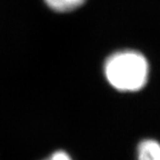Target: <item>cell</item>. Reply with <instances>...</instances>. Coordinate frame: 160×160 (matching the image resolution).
Segmentation results:
<instances>
[{"mask_svg":"<svg viewBox=\"0 0 160 160\" xmlns=\"http://www.w3.org/2000/svg\"><path fill=\"white\" fill-rule=\"evenodd\" d=\"M103 73L109 85L123 92L142 89L149 77V63L141 52L136 50H120L107 58Z\"/></svg>","mask_w":160,"mask_h":160,"instance_id":"cell-1","label":"cell"},{"mask_svg":"<svg viewBox=\"0 0 160 160\" xmlns=\"http://www.w3.org/2000/svg\"><path fill=\"white\" fill-rule=\"evenodd\" d=\"M137 160H160V142L153 139L140 141L137 148Z\"/></svg>","mask_w":160,"mask_h":160,"instance_id":"cell-2","label":"cell"},{"mask_svg":"<svg viewBox=\"0 0 160 160\" xmlns=\"http://www.w3.org/2000/svg\"><path fill=\"white\" fill-rule=\"evenodd\" d=\"M50 9L58 12H68L78 9L86 2V0H43Z\"/></svg>","mask_w":160,"mask_h":160,"instance_id":"cell-3","label":"cell"},{"mask_svg":"<svg viewBox=\"0 0 160 160\" xmlns=\"http://www.w3.org/2000/svg\"><path fill=\"white\" fill-rule=\"evenodd\" d=\"M46 160H72V159H71V157H70L66 151H63V150H58V151H55L52 155Z\"/></svg>","mask_w":160,"mask_h":160,"instance_id":"cell-4","label":"cell"}]
</instances>
